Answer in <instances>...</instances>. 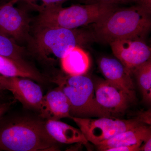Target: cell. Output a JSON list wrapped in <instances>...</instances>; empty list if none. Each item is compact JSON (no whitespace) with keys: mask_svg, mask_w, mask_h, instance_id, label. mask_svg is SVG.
Segmentation results:
<instances>
[{"mask_svg":"<svg viewBox=\"0 0 151 151\" xmlns=\"http://www.w3.org/2000/svg\"><path fill=\"white\" fill-rule=\"evenodd\" d=\"M39 118L16 116L0 125V151H58V144Z\"/></svg>","mask_w":151,"mask_h":151,"instance_id":"cell-1","label":"cell"},{"mask_svg":"<svg viewBox=\"0 0 151 151\" xmlns=\"http://www.w3.org/2000/svg\"><path fill=\"white\" fill-rule=\"evenodd\" d=\"M151 14L137 5L118 8L104 19L92 24L94 40L109 43L123 39L143 40L150 30Z\"/></svg>","mask_w":151,"mask_h":151,"instance_id":"cell-2","label":"cell"},{"mask_svg":"<svg viewBox=\"0 0 151 151\" xmlns=\"http://www.w3.org/2000/svg\"><path fill=\"white\" fill-rule=\"evenodd\" d=\"M94 40L92 30L39 27L33 40V50L41 59L54 62L71 49Z\"/></svg>","mask_w":151,"mask_h":151,"instance_id":"cell-3","label":"cell"},{"mask_svg":"<svg viewBox=\"0 0 151 151\" xmlns=\"http://www.w3.org/2000/svg\"><path fill=\"white\" fill-rule=\"evenodd\" d=\"M117 6L97 4L51 7L39 12L38 26L77 29L101 21L118 8Z\"/></svg>","mask_w":151,"mask_h":151,"instance_id":"cell-4","label":"cell"},{"mask_svg":"<svg viewBox=\"0 0 151 151\" xmlns=\"http://www.w3.org/2000/svg\"><path fill=\"white\" fill-rule=\"evenodd\" d=\"M67 97L70 117L89 118L112 117L98 105L95 97L94 83L83 75L60 76L55 81Z\"/></svg>","mask_w":151,"mask_h":151,"instance_id":"cell-5","label":"cell"},{"mask_svg":"<svg viewBox=\"0 0 151 151\" xmlns=\"http://www.w3.org/2000/svg\"><path fill=\"white\" fill-rule=\"evenodd\" d=\"M88 142L97 146L118 134L141 125L137 118L123 120L113 117L97 119L70 117Z\"/></svg>","mask_w":151,"mask_h":151,"instance_id":"cell-6","label":"cell"},{"mask_svg":"<svg viewBox=\"0 0 151 151\" xmlns=\"http://www.w3.org/2000/svg\"><path fill=\"white\" fill-rule=\"evenodd\" d=\"M3 91L8 90L24 108L39 111L43 95L40 86L26 77H7L0 75Z\"/></svg>","mask_w":151,"mask_h":151,"instance_id":"cell-7","label":"cell"},{"mask_svg":"<svg viewBox=\"0 0 151 151\" xmlns=\"http://www.w3.org/2000/svg\"><path fill=\"white\" fill-rule=\"evenodd\" d=\"M109 44L113 54L131 73L151 58V48L142 40H118Z\"/></svg>","mask_w":151,"mask_h":151,"instance_id":"cell-8","label":"cell"},{"mask_svg":"<svg viewBox=\"0 0 151 151\" xmlns=\"http://www.w3.org/2000/svg\"><path fill=\"white\" fill-rule=\"evenodd\" d=\"M94 87L98 105L111 116L124 113L134 98L106 80L97 81Z\"/></svg>","mask_w":151,"mask_h":151,"instance_id":"cell-9","label":"cell"},{"mask_svg":"<svg viewBox=\"0 0 151 151\" xmlns=\"http://www.w3.org/2000/svg\"><path fill=\"white\" fill-rule=\"evenodd\" d=\"M29 21L24 13L9 2L0 6V33L21 40L27 38Z\"/></svg>","mask_w":151,"mask_h":151,"instance_id":"cell-10","label":"cell"},{"mask_svg":"<svg viewBox=\"0 0 151 151\" xmlns=\"http://www.w3.org/2000/svg\"><path fill=\"white\" fill-rule=\"evenodd\" d=\"M99 66L106 81L135 97L131 73L122 63L114 58H103L99 62Z\"/></svg>","mask_w":151,"mask_h":151,"instance_id":"cell-11","label":"cell"},{"mask_svg":"<svg viewBox=\"0 0 151 151\" xmlns=\"http://www.w3.org/2000/svg\"><path fill=\"white\" fill-rule=\"evenodd\" d=\"M70 104L67 97L59 87L43 96L39 112L46 120H59L70 118Z\"/></svg>","mask_w":151,"mask_h":151,"instance_id":"cell-12","label":"cell"},{"mask_svg":"<svg viewBox=\"0 0 151 151\" xmlns=\"http://www.w3.org/2000/svg\"><path fill=\"white\" fill-rule=\"evenodd\" d=\"M151 137V127L142 124L139 126L118 134L97 146L100 151L122 146L140 144Z\"/></svg>","mask_w":151,"mask_h":151,"instance_id":"cell-13","label":"cell"},{"mask_svg":"<svg viewBox=\"0 0 151 151\" xmlns=\"http://www.w3.org/2000/svg\"><path fill=\"white\" fill-rule=\"evenodd\" d=\"M45 127L49 134L57 142L88 144V141L81 130L59 120H46Z\"/></svg>","mask_w":151,"mask_h":151,"instance_id":"cell-14","label":"cell"},{"mask_svg":"<svg viewBox=\"0 0 151 151\" xmlns=\"http://www.w3.org/2000/svg\"><path fill=\"white\" fill-rule=\"evenodd\" d=\"M60 60L63 70L68 75H83L90 66L89 55L81 47L71 49Z\"/></svg>","mask_w":151,"mask_h":151,"instance_id":"cell-15","label":"cell"},{"mask_svg":"<svg viewBox=\"0 0 151 151\" xmlns=\"http://www.w3.org/2000/svg\"><path fill=\"white\" fill-rule=\"evenodd\" d=\"M132 73H134L142 95L143 101L148 105L151 103V61L146 62L135 68Z\"/></svg>","mask_w":151,"mask_h":151,"instance_id":"cell-16","label":"cell"},{"mask_svg":"<svg viewBox=\"0 0 151 151\" xmlns=\"http://www.w3.org/2000/svg\"><path fill=\"white\" fill-rule=\"evenodd\" d=\"M23 48L18 46L13 40L0 33V56L17 60H22Z\"/></svg>","mask_w":151,"mask_h":151,"instance_id":"cell-17","label":"cell"},{"mask_svg":"<svg viewBox=\"0 0 151 151\" xmlns=\"http://www.w3.org/2000/svg\"><path fill=\"white\" fill-rule=\"evenodd\" d=\"M25 1L30 5L35 4L38 2L39 4L33 7L34 8L40 12L45 9L56 6H61L63 3L67 0H24Z\"/></svg>","mask_w":151,"mask_h":151,"instance_id":"cell-18","label":"cell"},{"mask_svg":"<svg viewBox=\"0 0 151 151\" xmlns=\"http://www.w3.org/2000/svg\"><path fill=\"white\" fill-rule=\"evenodd\" d=\"M78 1L84 4H105L118 5L120 4L129 3L127 0H78Z\"/></svg>","mask_w":151,"mask_h":151,"instance_id":"cell-19","label":"cell"},{"mask_svg":"<svg viewBox=\"0 0 151 151\" xmlns=\"http://www.w3.org/2000/svg\"><path fill=\"white\" fill-rule=\"evenodd\" d=\"M128 3H133L149 14H151V0H127Z\"/></svg>","mask_w":151,"mask_h":151,"instance_id":"cell-20","label":"cell"},{"mask_svg":"<svg viewBox=\"0 0 151 151\" xmlns=\"http://www.w3.org/2000/svg\"><path fill=\"white\" fill-rule=\"evenodd\" d=\"M140 144H136L130 146H122L113 147L106 149L105 151H140Z\"/></svg>","mask_w":151,"mask_h":151,"instance_id":"cell-21","label":"cell"},{"mask_svg":"<svg viewBox=\"0 0 151 151\" xmlns=\"http://www.w3.org/2000/svg\"><path fill=\"white\" fill-rule=\"evenodd\" d=\"M151 110H148L147 111H143L139 113L137 119L143 124H146L149 125H151Z\"/></svg>","mask_w":151,"mask_h":151,"instance_id":"cell-22","label":"cell"},{"mask_svg":"<svg viewBox=\"0 0 151 151\" xmlns=\"http://www.w3.org/2000/svg\"><path fill=\"white\" fill-rule=\"evenodd\" d=\"M144 144L142 146L140 147V151H151V137L144 141Z\"/></svg>","mask_w":151,"mask_h":151,"instance_id":"cell-23","label":"cell"},{"mask_svg":"<svg viewBox=\"0 0 151 151\" xmlns=\"http://www.w3.org/2000/svg\"><path fill=\"white\" fill-rule=\"evenodd\" d=\"M12 103H4L0 104V118L9 110L12 105Z\"/></svg>","mask_w":151,"mask_h":151,"instance_id":"cell-24","label":"cell"},{"mask_svg":"<svg viewBox=\"0 0 151 151\" xmlns=\"http://www.w3.org/2000/svg\"><path fill=\"white\" fill-rule=\"evenodd\" d=\"M19 1H20V0H12L9 2L12 4H15L16 3Z\"/></svg>","mask_w":151,"mask_h":151,"instance_id":"cell-25","label":"cell"},{"mask_svg":"<svg viewBox=\"0 0 151 151\" xmlns=\"http://www.w3.org/2000/svg\"><path fill=\"white\" fill-rule=\"evenodd\" d=\"M2 91H3V89H2L1 87V84H0V92H2Z\"/></svg>","mask_w":151,"mask_h":151,"instance_id":"cell-26","label":"cell"}]
</instances>
